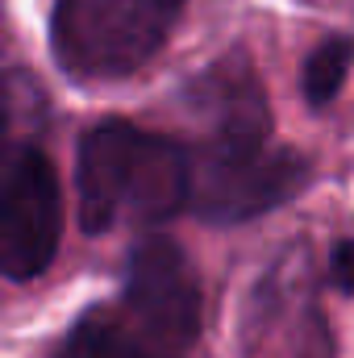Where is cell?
<instances>
[{
  "instance_id": "6da1fadb",
  "label": "cell",
  "mask_w": 354,
  "mask_h": 358,
  "mask_svg": "<svg viewBox=\"0 0 354 358\" xmlns=\"http://www.w3.org/2000/svg\"><path fill=\"white\" fill-rule=\"evenodd\" d=\"M80 225L104 234L113 225H159L192 196V167L176 142L125 121L92 125L76 163Z\"/></svg>"
},
{
  "instance_id": "7a4b0ae2",
  "label": "cell",
  "mask_w": 354,
  "mask_h": 358,
  "mask_svg": "<svg viewBox=\"0 0 354 358\" xmlns=\"http://www.w3.org/2000/svg\"><path fill=\"white\" fill-rule=\"evenodd\" d=\"M187 0H59L50 46L67 76L117 80L138 71L171 34Z\"/></svg>"
},
{
  "instance_id": "3957f363",
  "label": "cell",
  "mask_w": 354,
  "mask_h": 358,
  "mask_svg": "<svg viewBox=\"0 0 354 358\" xmlns=\"http://www.w3.org/2000/svg\"><path fill=\"white\" fill-rule=\"evenodd\" d=\"M59 176L34 146L8 155L0 179V267L8 279H34L59 250Z\"/></svg>"
},
{
  "instance_id": "277c9868",
  "label": "cell",
  "mask_w": 354,
  "mask_h": 358,
  "mask_svg": "<svg viewBox=\"0 0 354 358\" xmlns=\"http://www.w3.org/2000/svg\"><path fill=\"white\" fill-rule=\"evenodd\" d=\"M121 304L138 321H146L163 342L187 350L200 334V279L183 246L163 234H146L142 242H134Z\"/></svg>"
},
{
  "instance_id": "5b68a950",
  "label": "cell",
  "mask_w": 354,
  "mask_h": 358,
  "mask_svg": "<svg viewBox=\"0 0 354 358\" xmlns=\"http://www.w3.org/2000/svg\"><path fill=\"white\" fill-rule=\"evenodd\" d=\"M309 179V163L292 150H255L238 159H200V176L192 187V208L213 221H246L283 204Z\"/></svg>"
},
{
  "instance_id": "8992f818",
  "label": "cell",
  "mask_w": 354,
  "mask_h": 358,
  "mask_svg": "<svg viewBox=\"0 0 354 358\" xmlns=\"http://www.w3.org/2000/svg\"><path fill=\"white\" fill-rule=\"evenodd\" d=\"M196 104L208 125V146L200 159H238L267 146V100L242 59H225L213 76L196 84Z\"/></svg>"
},
{
  "instance_id": "52a82bcc",
  "label": "cell",
  "mask_w": 354,
  "mask_h": 358,
  "mask_svg": "<svg viewBox=\"0 0 354 358\" xmlns=\"http://www.w3.org/2000/svg\"><path fill=\"white\" fill-rule=\"evenodd\" d=\"M59 358H183V350L163 342L146 321H138L121 304L88 313L63 342Z\"/></svg>"
},
{
  "instance_id": "ba28073f",
  "label": "cell",
  "mask_w": 354,
  "mask_h": 358,
  "mask_svg": "<svg viewBox=\"0 0 354 358\" xmlns=\"http://www.w3.org/2000/svg\"><path fill=\"white\" fill-rule=\"evenodd\" d=\"M351 63H354V38H330V42H321L304 59V71H300L304 100L309 104H330L342 92V84H346Z\"/></svg>"
},
{
  "instance_id": "9c48e42d",
  "label": "cell",
  "mask_w": 354,
  "mask_h": 358,
  "mask_svg": "<svg viewBox=\"0 0 354 358\" xmlns=\"http://www.w3.org/2000/svg\"><path fill=\"white\" fill-rule=\"evenodd\" d=\"M330 279L338 283V292H354V242L334 246V259H330Z\"/></svg>"
}]
</instances>
